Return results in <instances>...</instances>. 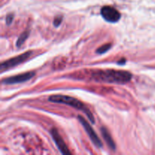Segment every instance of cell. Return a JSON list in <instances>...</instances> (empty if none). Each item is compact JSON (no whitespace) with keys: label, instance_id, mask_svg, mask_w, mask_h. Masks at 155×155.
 <instances>
[{"label":"cell","instance_id":"1","mask_svg":"<svg viewBox=\"0 0 155 155\" xmlns=\"http://www.w3.org/2000/svg\"><path fill=\"white\" fill-rule=\"evenodd\" d=\"M133 77L128 71L117 70H98L92 71L91 78L97 82L108 83H124L130 81Z\"/></svg>","mask_w":155,"mask_h":155},{"label":"cell","instance_id":"2","mask_svg":"<svg viewBox=\"0 0 155 155\" xmlns=\"http://www.w3.org/2000/svg\"><path fill=\"white\" fill-rule=\"evenodd\" d=\"M48 101H51V102L67 104V105L71 106V107L77 109V110H82V111L86 114V116L89 119V120L92 124H95V119H94V117L92 115V112L90 111V110L82 101H79L77 98H73V97L71 96H68V95H51L48 98Z\"/></svg>","mask_w":155,"mask_h":155},{"label":"cell","instance_id":"3","mask_svg":"<svg viewBox=\"0 0 155 155\" xmlns=\"http://www.w3.org/2000/svg\"><path fill=\"white\" fill-rule=\"evenodd\" d=\"M32 51H27V52L23 53V54H19V55L16 56V57H14L12 58L8 59V60L2 62V63L1 64L0 70H1V71H4L9 69V68H14V67L23 63L24 61H26L27 58H29V57H30Z\"/></svg>","mask_w":155,"mask_h":155},{"label":"cell","instance_id":"4","mask_svg":"<svg viewBox=\"0 0 155 155\" xmlns=\"http://www.w3.org/2000/svg\"><path fill=\"white\" fill-rule=\"evenodd\" d=\"M101 15L105 21L110 23L117 22L120 19V13L112 6L106 5L101 8Z\"/></svg>","mask_w":155,"mask_h":155},{"label":"cell","instance_id":"5","mask_svg":"<svg viewBox=\"0 0 155 155\" xmlns=\"http://www.w3.org/2000/svg\"><path fill=\"white\" fill-rule=\"evenodd\" d=\"M78 120H80V122L81 123V124L83 125V128L86 130V133L89 135V138L92 140V142H93L94 145L96 147H98V148H101L102 147V142H101V139L98 137L97 134L95 133V132L94 131L93 128L91 127L90 124L81 116H78Z\"/></svg>","mask_w":155,"mask_h":155},{"label":"cell","instance_id":"6","mask_svg":"<svg viewBox=\"0 0 155 155\" xmlns=\"http://www.w3.org/2000/svg\"><path fill=\"white\" fill-rule=\"evenodd\" d=\"M35 75L34 72H27L24 74H18V75L14 76V77H8L2 80V83L3 84H16V83H24L26 81H28L31 78H33Z\"/></svg>","mask_w":155,"mask_h":155},{"label":"cell","instance_id":"7","mask_svg":"<svg viewBox=\"0 0 155 155\" xmlns=\"http://www.w3.org/2000/svg\"><path fill=\"white\" fill-rule=\"evenodd\" d=\"M50 133H51V137H52L53 140L54 141L56 145H57V147L58 148L59 151L61 152V154H71V152L69 151V149H68V148L67 147V145H65L63 139H62L61 136H60V134L58 133V130H56V129L53 128L51 130Z\"/></svg>","mask_w":155,"mask_h":155},{"label":"cell","instance_id":"8","mask_svg":"<svg viewBox=\"0 0 155 155\" xmlns=\"http://www.w3.org/2000/svg\"><path fill=\"white\" fill-rule=\"evenodd\" d=\"M101 134H102L103 138H104V141L107 142V145L111 148L112 150L116 149V145H115L113 139H112L111 136L109 133L108 130L105 128V127H101Z\"/></svg>","mask_w":155,"mask_h":155},{"label":"cell","instance_id":"9","mask_svg":"<svg viewBox=\"0 0 155 155\" xmlns=\"http://www.w3.org/2000/svg\"><path fill=\"white\" fill-rule=\"evenodd\" d=\"M29 34H30V31L29 30H27V31H24V33H22L21 34V36L18 37V40H17L16 42V45L18 47H20L24 42H25L26 39L28 38Z\"/></svg>","mask_w":155,"mask_h":155},{"label":"cell","instance_id":"10","mask_svg":"<svg viewBox=\"0 0 155 155\" xmlns=\"http://www.w3.org/2000/svg\"><path fill=\"white\" fill-rule=\"evenodd\" d=\"M110 47H111V44H104V45H101V47H99V48L96 50V52L98 53V54H104V53H105L106 51H107L110 49Z\"/></svg>","mask_w":155,"mask_h":155},{"label":"cell","instance_id":"11","mask_svg":"<svg viewBox=\"0 0 155 155\" xmlns=\"http://www.w3.org/2000/svg\"><path fill=\"white\" fill-rule=\"evenodd\" d=\"M62 19H63V17L62 16L56 17L54 20V25L55 26V27H58V26L61 24Z\"/></svg>","mask_w":155,"mask_h":155},{"label":"cell","instance_id":"12","mask_svg":"<svg viewBox=\"0 0 155 155\" xmlns=\"http://www.w3.org/2000/svg\"><path fill=\"white\" fill-rule=\"evenodd\" d=\"M13 18H14V16L13 15H12V14L8 15V16L6 17V19H5L6 24H7L8 25H10V24H12V21H13Z\"/></svg>","mask_w":155,"mask_h":155},{"label":"cell","instance_id":"13","mask_svg":"<svg viewBox=\"0 0 155 155\" xmlns=\"http://www.w3.org/2000/svg\"><path fill=\"white\" fill-rule=\"evenodd\" d=\"M125 62H126L125 59H122V60H120V61H118L117 63L119 64H124L125 63Z\"/></svg>","mask_w":155,"mask_h":155}]
</instances>
